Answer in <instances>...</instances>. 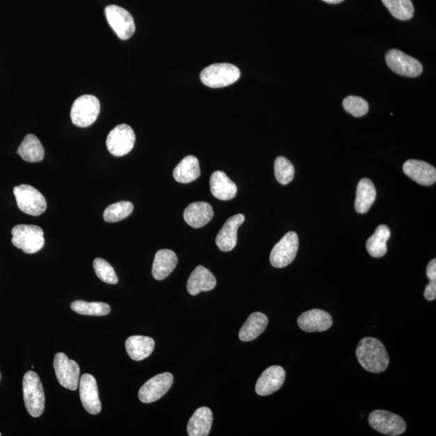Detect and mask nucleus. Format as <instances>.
<instances>
[{
    "label": "nucleus",
    "instance_id": "nucleus-1",
    "mask_svg": "<svg viewBox=\"0 0 436 436\" xmlns=\"http://www.w3.org/2000/svg\"><path fill=\"white\" fill-rule=\"evenodd\" d=\"M357 358L368 372L381 373L388 368L389 355L383 343L377 338L366 337L359 341Z\"/></svg>",
    "mask_w": 436,
    "mask_h": 436
},
{
    "label": "nucleus",
    "instance_id": "nucleus-2",
    "mask_svg": "<svg viewBox=\"0 0 436 436\" xmlns=\"http://www.w3.org/2000/svg\"><path fill=\"white\" fill-rule=\"evenodd\" d=\"M23 394L25 407L32 417L38 418L45 410V393L38 375L33 371L24 374Z\"/></svg>",
    "mask_w": 436,
    "mask_h": 436
},
{
    "label": "nucleus",
    "instance_id": "nucleus-3",
    "mask_svg": "<svg viewBox=\"0 0 436 436\" xmlns=\"http://www.w3.org/2000/svg\"><path fill=\"white\" fill-rule=\"evenodd\" d=\"M12 235L13 246L26 254H35L44 247V231L38 226L17 225L13 228Z\"/></svg>",
    "mask_w": 436,
    "mask_h": 436
},
{
    "label": "nucleus",
    "instance_id": "nucleus-4",
    "mask_svg": "<svg viewBox=\"0 0 436 436\" xmlns=\"http://www.w3.org/2000/svg\"><path fill=\"white\" fill-rule=\"evenodd\" d=\"M241 72L236 65L231 63H215L202 70L201 82L212 88H225L237 82Z\"/></svg>",
    "mask_w": 436,
    "mask_h": 436
},
{
    "label": "nucleus",
    "instance_id": "nucleus-5",
    "mask_svg": "<svg viewBox=\"0 0 436 436\" xmlns=\"http://www.w3.org/2000/svg\"><path fill=\"white\" fill-rule=\"evenodd\" d=\"M13 194L20 211L30 216L38 217L44 214L47 202L44 196L31 185H22L14 187Z\"/></svg>",
    "mask_w": 436,
    "mask_h": 436
},
{
    "label": "nucleus",
    "instance_id": "nucleus-6",
    "mask_svg": "<svg viewBox=\"0 0 436 436\" xmlns=\"http://www.w3.org/2000/svg\"><path fill=\"white\" fill-rule=\"evenodd\" d=\"M100 111L98 98L93 95H84L75 100L70 111L72 123L78 127L86 128L95 123Z\"/></svg>",
    "mask_w": 436,
    "mask_h": 436
},
{
    "label": "nucleus",
    "instance_id": "nucleus-7",
    "mask_svg": "<svg viewBox=\"0 0 436 436\" xmlns=\"http://www.w3.org/2000/svg\"><path fill=\"white\" fill-rule=\"evenodd\" d=\"M54 368L56 377L63 387L73 391L78 389L80 368L77 363L70 359L67 355L59 352L55 355Z\"/></svg>",
    "mask_w": 436,
    "mask_h": 436
},
{
    "label": "nucleus",
    "instance_id": "nucleus-8",
    "mask_svg": "<svg viewBox=\"0 0 436 436\" xmlns=\"http://www.w3.org/2000/svg\"><path fill=\"white\" fill-rule=\"evenodd\" d=\"M385 61L394 73L405 77L415 78L423 73L422 63L399 49H390L385 55Z\"/></svg>",
    "mask_w": 436,
    "mask_h": 436
},
{
    "label": "nucleus",
    "instance_id": "nucleus-9",
    "mask_svg": "<svg viewBox=\"0 0 436 436\" xmlns=\"http://www.w3.org/2000/svg\"><path fill=\"white\" fill-rule=\"evenodd\" d=\"M106 18L118 37L123 40L130 39L135 33L134 20L127 10L109 5L105 8Z\"/></svg>",
    "mask_w": 436,
    "mask_h": 436
},
{
    "label": "nucleus",
    "instance_id": "nucleus-10",
    "mask_svg": "<svg viewBox=\"0 0 436 436\" xmlns=\"http://www.w3.org/2000/svg\"><path fill=\"white\" fill-rule=\"evenodd\" d=\"M368 423L377 432L390 436L402 435L407 429V425L402 418L387 410H375L370 414Z\"/></svg>",
    "mask_w": 436,
    "mask_h": 436
},
{
    "label": "nucleus",
    "instance_id": "nucleus-11",
    "mask_svg": "<svg viewBox=\"0 0 436 436\" xmlns=\"http://www.w3.org/2000/svg\"><path fill=\"white\" fill-rule=\"evenodd\" d=\"M135 139L134 131L130 125H119L109 134L106 146L111 155L121 157L133 150Z\"/></svg>",
    "mask_w": 436,
    "mask_h": 436
},
{
    "label": "nucleus",
    "instance_id": "nucleus-12",
    "mask_svg": "<svg viewBox=\"0 0 436 436\" xmlns=\"http://www.w3.org/2000/svg\"><path fill=\"white\" fill-rule=\"evenodd\" d=\"M298 247L299 240L296 233L293 231L287 233L272 250L270 255L272 265L277 268L290 265L296 258Z\"/></svg>",
    "mask_w": 436,
    "mask_h": 436
},
{
    "label": "nucleus",
    "instance_id": "nucleus-13",
    "mask_svg": "<svg viewBox=\"0 0 436 436\" xmlns=\"http://www.w3.org/2000/svg\"><path fill=\"white\" fill-rule=\"evenodd\" d=\"M173 381L174 377L170 373L156 375L141 387L139 392V400L143 403L156 402L169 391Z\"/></svg>",
    "mask_w": 436,
    "mask_h": 436
},
{
    "label": "nucleus",
    "instance_id": "nucleus-14",
    "mask_svg": "<svg viewBox=\"0 0 436 436\" xmlns=\"http://www.w3.org/2000/svg\"><path fill=\"white\" fill-rule=\"evenodd\" d=\"M79 396L84 407L91 414L101 412L99 389L95 378L91 374H84L79 380Z\"/></svg>",
    "mask_w": 436,
    "mask_h": 436
},
{
    "label": "nucleus",
    "instance_id": "nucleus-15",
    "mask_svg": "<svg viewBox=\"0 0 436 436\" xmlns=\"http://www.w3.org/2000/svg\"><path fill=\"white\" fill-rule=\"evenodd\" d=\"M297 324L304 332H322L332 327L333 319L327 312L314 309L301 314Z\"/></svg>",
    "mask_w": 436,
    "mask_h": 436
},
{
    "label": "nucleus",
    "instance_id": "nucleus-16",
    "mask_svg": "<svg viewBox=\"0 0 436 436\" xmlns=\"http://www.w3.org/2000/svg\"><path fill=\"white\" fill-rule=\"evenodd\" d=\"M286 371L281 366L267 368L258 379L256 391L260 396H267L280 389L285 382Z\"/></svg>",
    "mask_w": 436,
    "mask_h": 436
},
{
    "label": "nucleus",
    "instance_id": "nucleus-17",
    "mask_svg": "<svg viewBox=\"0 0 436 436\" xmlns=\"http://www.w3.org/2000/svg\"><path fill=\"white\" fill-rule=\"evenodd\" d=\"M244 221V215L238 214L225 222L216 238V244L221 251L229 252L234 249L237 244L238 228Z\"/></svg>",
    "mask_w": 436,
    "mask_h": 436
},
{
    "label": "nucleus",
    "instance_id": "nucleus-18",
    "mask_svg": "<svg viewBox=\"0 0 436 436\" xmlns=\"http://www.w3.org/2000/svg\"><path fill=\"white\" fill-rule=\"evenodd\" d=\"M403 171L409 178L423 186H430L436 182L435 167L424 161L410 159L403 165Z\"/></svg>",
    "mask_w": 436,
    "mask_h": 436
},
{
    "label": "nucleus",
    "instance_id": "nucleus-19",
    "mask_svg": "<svg viewBox=\"0 0 436 436\" xmlns=\"http://www.w3.org/2000/svg\"><path fill=\"white\" fill-rule=\"evenodd\" d=\"M216 278L205 267L197 266L187 280V290L192 296L201 292H209L216 287Z\"/></svg>",
    "mask_w": 436,
    "mask_h": 436
},
{
    "label": "nucleus",
    "instance_id": "nucleus-20",
    "mask_svg": "<svg viewBox=\"0 0 436 436\" xmlns=\"http://www.w3.org/2000/svg\"><path fill=\"white\" fill-rule=\"evenodd\" d=\"M214 215V210L209 203L202 201L192 203L184 212L185 221L192 228L205 226Z\"/></svg>",
    "mask_w": 436,
    "mask_h": 436
},
{
    "label": "nucleus",
    "instance_id": "nucleus-21",
    "mask_svg": "<svg viewBox=\"0 0 436 436\" xmlns=\"http://www.w3.org/2000/svg\"><path fill=\"white\" fill-rule=\"evenodd\" d=\"M210 191L217 199L230 201L236 196L238 187L225 172L217 171L211 176Z\"/></svg>",
    "mask_w": 436,
    "mask_h": 436
},
{
    "label": "nucleus",
    "instance_id": "nucleus-22",
    "mask_svg": "<svg viewBox=\"0 0 436 436\" xmlns=\"http://www.w3.org/2000/svg\"><path fill=\"white\" fill-rule=\"evenodd\" d=\"M178 257L171 250L163 249L157 251L152 266V275L157 281H163L175 270Z\"/></svg>",
    "mask_w": 436,
    "mask_h": 436
},
{
    "label": "nucleus",
    "instance_id": "nucleus-23",
    "mask_svg": "<svg viewBox=\"0 0 436 436\" xmlns=\"http://www.w3.org/2000/svg\"><path fill=\"white\" fill-rule=\"evenodd\" d=\"M155 343L153 338L147 336H134L125 342L126 352L135 361H143L154 351Z\"/></svg>",
    "mask_w": 436,
    "mask_h": 436
},
{
    "label": "nucleus",
    "instance_id": "nucleus-24",
    "mask_svg": "<svg viewBox=\"0 0 436 436\" xmlns=\"http://www.w3.org/2000/svg\"><path fill=\"white\" fill-rule=\"evenodd\" d=\"M212 420L214 418L210 408L203 407L197 409L187 423V434L189 436L209 435Z\"/></svg>",
    "mask_w": 436,
    "mask_h": 436
},
{
    "label": "nucleus",
    "instance_id": "nucleus-25",
    "mask_svg": "<svg viewBox=\"0 0 436 436\" xmlns=\"http://www.w3.org/2000/svg\"><path fill=\"white\" fill-rule=\"evenodd\" d=\"M267 324L268 318L265 313L260 312L251 313L240 329V341L243 342L254 341L265 331Z\"/></svg>",
    "mask_w": 436,
    "mask_h": 436
},
{
    "label": "nucleus",
    "instance_id": "nucleus-26",
    "mask_svg": "<svg viewBox=\"0 0 436 436\" xmlns=\"http://www.w3.org/2000/svg\"><path fill=\"white\" fill-rule=\"evenodd\" d=\"M200 176L199 160L194 155L186 156L173 171L175 180L180 184H189L198 179Z\"/></svg>",
    "mask_w": 436,
    "mask_h": 436
},
{
    "label": "nucleus",
    "instance_id": "nucleus-27",
    "mask_svg": "<svg viewBox=\"0 0 436 436\" xmlns=\"http://www.w3.org/2000/svg\"><path fill=\"white\" fill-rule=\"evenodd\" d=\"M377 191L373 182L364 178L359 182L355 209L359 214H366L376 200Z\"/></svg>",
    "mask_w": 436,
    "mask_h": 436
},
{
    "label": "nucleus",
    "instance_id": "nucleus-28",
    "mask_svg": "<svg viewBox=\"0 0 436 436\" xmlns=\"http://www.w3.org/2000/svg\"><path fill=\"white\" fill-rule=\"evenodd\" d=\"M17 154L29 163H38L43 160L45 151L38 137L28 134L20 145Z\"/></svg>",
    "mask_w": 436,
    "mask_h": 436
},
{
    "label": "nucleus",
    "instance_id": "nucleus-29",
    "mask_svg": "<svg viewBox=\"0 0 436 436\" xmlns=\"http://www.w3.org/2000/svg\"><path fill=\"white\" fill-rule=\"evenodd\" d=\"M390 231L385 225L379 226L374 235L370 237L366 243L369 255L375 258H382L387 252V241L389 240Z\"/></svg>",
    "mask_w": 436,
    "mask_h": 436
},
{
    "label": "nucleus",
    "instance_id": "nucleus-30",
    "mask_svg": "<svg viewBox=\"0 0 436 436\" xmlns=\"http://www.w3.org/2000/svg\"><path fill=\"white\" fill-rule=\"evenodd\" d=\"M394 18L409 20L414 17V8L412 0H382Z\"/></svg>",
    "mask_w": 436,
    "mask_h": 436
},
{
    "label": "nucleus",
    "instance_id": "nucleus-31",
    "mask_svg": "<svg viewBox=\"0 0 436 436\" xmlns=\"http://www.w3.org/2000/svg\"><path fill=\"white\" fill-rule=\"evenodd\" d=\"M70 308L75 313L88 316H105L111 312L110 306L104 302H87L79 300L72 302Z\"/></svg>",
    "mask_w": 436,
    "mask_h": 436
},
{
    "label": "nucleus",
    "instance_id": "nucleus-32",
    "mask_svg": "<svg viewBox=\"0 0 436 436\" xmlns=\"http://www.w3.org/2000/svg\"><path fill=\"white\" fill-rule=\"evenodd\" d=\"M134 210V205L130 201H120L109 205L104 212L106 222L114 223L125 219Z\"/></svg>",
    "mask_w": 436,
    "mask_h": 436
},
{
    "label": "nucleus",
    "instance_id": "nucleus-33",
    "mask_svg": "<svg viewBox=\"0 0 436 436\" xmlns=\"http://www.w3.org/2000/svg\"><path fill=\"white\" fill-rule=\"evenodd\" d=\"M275 176L279 182L283 185H287L292 182L295 174V169L290 160L285 157H278L274 164Z\"/></svg>",
    "mask_w": 436,
    "mask_h": 436
},
{
    "label": "nucleus",
    "instance_id": "nucleus-34",
    "mask_svg": "<svg viewBox=\"0 0 436 436\" xmlns=\"http://www.w3.org/2000/svg\"><path fill=\"white\" fill-rule=\"evenodd\" d=\"M93 267L96 276L100 281L109 283V285L118 283V277L116 276L114 268L104 258H96L93 262Z\"/></svg>",
    "mask_w": 436,
    "mask_h": 436
},
{
    "label": "nucleus",
    "instance_id": "nucleus-35",
    "mask_svg": "<svg viewBox=\"0 0 436 436\" xmlns=\"http://www.w3.org/2000/svg\"><path fill=\"white\" fill-rule=\"evenodd\" d=\"M343 109L356 118L368 114L369 106L366 100L356 95H349L343 101Z\"/></svg>",
    "mask_w": 436,
    "mask_h": 436
},
{
    "label": "nucleus",
    "instance_id": "nucleus-36",
    "mask_svg": "<svg viewBox=\"0 0 436 436\" xmlns=\"http://www.w3.org/2000/svg\"><path fill=\"white\" fill-rule=\"evenodd\" d=\"M424 297L428 301H434L436 298V281H430L425 288Z\"/></svg>",
    "mask_w": 436,
    "mask_h": 436
},
{
    "label": "nucleus",
    "instance_id": "nucleus-37",
    "mask_svg": "<svg viewBox=\"0 0 436 436\" xmlns=\"http://www.w3.org/2000/svg\"><path fill=\"white\" fill-rule=\"evenodd\" d=\"M427 276L430 279V281H436V260L433 258L432 261L428 263L427 267Z\"/></svg>",
    "mask_w": 436,
    "mask_h": 436
},
{
    "label": "nucleus",
    "instance_id": "nucleus-38",
    "mask_svg": "<svg viewBox=\"0 0 436 436\" xmlns=\"http://www.w3.org/2000/svg\"><path fill=\"white\" fill-rule=\"evenodd\" d=\"M322 1L329 4H338L343 2L344 0H322Z\"/></svg>",
    "mask_w": 436,
    "mask_h": 436
},
{
    "label": "nucleus",
    "instance_id": "nucleus-39",
    "mask_svg": "<svg viewBox=\"0 0 436 436\" xmlns=\"http://www.w3.org/2000/svg\"><path fill=\"white\" fill-rule=\"evenodd\" d=\"M0 435H1V433H0Z\"/></svg>",
    "mask_w": 436,
    "mask_h": 436
}]
</instances>
